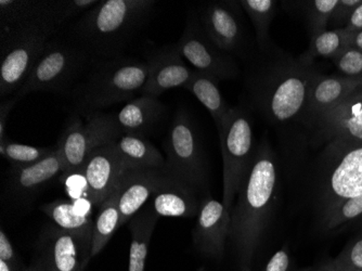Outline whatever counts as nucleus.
Here are the masks:
<instances>
[{"instance_id": "nucleus-1", "label": "nucleus", "mask_w": 362, "mask_h": 271, "mask_svg": "<svg viewBox=\"0 0 362 271\" xmlns=\"http://www.w3.org/2000/svg\"><path fill=\"white\" fill-rule=\"evenodd\" d=\"M265 54L269 60L247 74V91L258 111L274 126L284 127L304 121L309 91L318 71L290 54Z\"/></svg>"}, {"instance_id": "nucleus-2", "label": "nucleus", "mask_w": 362, "mask_h": 271, "mask_svg": "<svg viewBox=\"0 0 362 271\" xmlns=\"http://www.w3.org/2000/svg\"><path fill=\"white\" fill-rule=\"evenodd\" d=\"M278 167L267 142L255 149L253 162L235 197L230 220L229 241L242 266L252 260L265 233L276 199Z\"/></svg>"}, {"instance_id": "nucleus-3", "label": "nucleus", "mask_w": 362, "mask_h": 271, "mask_svg": "<svg viewBox=\"0 0 362 271\" xmlns=\"http://www.w3.org/2000/svg\"><path fill=\"white\" fill-rule=\"evenodd\" d=\"M156 4L152 0L99 1L72 24L66 38L84 49L93 65L119 58L149 20Z\"/></svg>"}, {"instance_id": "nucleus-4", "label": "nucleus", "mask_w": 362, "mask_h": 271, "mask_svg": "<svg viewBox=\"0 0 362 271\" xmlns=\"http://www.w3.org/2000/svg\"><path fill=\"white\" fill-rule=\"evenodd\" d=\"M148 79L146 62L119 58L93 65L86 81L74 87L71 97L77 113L100 112L123 101H132L142 93Z\"/></svg>"}, {"instance_id": "nucleus-5", "label": "nucleus", "mask_w": 362, "mask_h": 271, "mask_svg": "<svg viewBox=\"0 0 362 271\" xmlns=\"http://www.w3.org/2000/svg\"><path fill=\"white\" fill-rule=\"evenodd\" d=\"M97 4V0H0L1 44L30 32L56 38L68 22L78 19Z\"/></svg>"}, {"instance_id": "nucleus-6", "label": "nucleus", "mask_w": 362, "mask_h": 271, "mask_svg": "<svg viewBox=\"0 0 362 271\" xmlns=\"http://www.w3.org/2000/svg\"><path fill=\"white\" fill-rule=\"evenodd\" d=\"M89 65H93V61L84 49L68 38L56 36L47 42L14 99L38 91L71 95L75 81Z\"/></svg>"}, {"instance_id": "nucleus-7", "label": "nucleus", "mask_w": 362, "mask_h": 271, "mask_svg": "<svg viewBox=\"0 0 362 271\" xmlns=\"http://www.w3.org/2000/svg\"><path fill=\"white\" fill-rule=\"evenodd\" d=\"M218 134L223 162V204L231 215L235 197L255 154L253 127L247 112L242 108H231Z\"/></svg>"}, {"instance_id": "nucleus-8", "label": "nucleus", "mask_w": 362, "mask_h": 271, "mask_svg": "<svg viewBox=\"0 0 362 271\" xmlns=\"http://www.w3.org/2000/svg\"><path fill=\"white\" fill-rule=\"evenodd\" d=\"M84 116L85 122L79 115L71 120L57 144L62 160L63 174H81L93 151L113 144L123 136L117 115L95 112Z\"/></svg>"}, {"instance_id": "nucleus-9", "label": "nucleus", "mask_w": 362, "mask_h": 271, "mask_svg": "<svg viewBox=\"0 0 362 271\" xmlns=\"http://www.w3.org/2000/svg\"><path fill=\"white\" fill-rule=\"evenodd\" d=\"M168 174L199 191L207 189V167L199 134L188 113L180 110L175 116L164 144Z\"/></svg>"}, {"instance_id": "nucleus-10", "label": "nucleus", "mask_w": 362, "mask_h": 271, "mask_svg": "<svg viewBox=\"0 0 362 271\" xmlns=\"http://www.w3.org/2000/svg\"><path fill=\"white\" fill-rule=\"evenodd\" d=\"M327 166L321 185V219L341 202L362 195V144L325 146Z\"/></svg>"}, {"instance_id": "nucleus-11", "label": "nucleus", "mask_w": 362, "mask_h": 271, "mask_svg": "<svg viewBox=\"0 0 362 271\" xmlns=\"http://www.w3.org/2000/svg\"><path fill=\"white\" fill-rule=\"evenodd\" d=\"M181 56L197 69L216 81L235 79L240 67L235 57L223 52L205 34L197 14H191L180 40L177 42Z\"/></svg>"}, {"instance_id": "nucleus-12", "label": "nucleus", "mask_w": 362, "mask_h": 271, "mask_svg": "<svg viewBox=\"0 0 362 271\" xmlns=\"http://www.w3.org/2000/svg\"><path fill=\"white\" fill-rule=\"evenodd\" d=\"M52 38L48 33L30 32L1 44L0 96L3 99L20 91L47 42Z\"/></svg>"}, {"instance_id": "nucleus-13", "label": "nucleus", "mask_w": 362, "mask_h": 271, "mask_svg": "<svg viewBox=\"0 0 362 271\" xmlns=\"http://www.w3.org/2000/svg\"><path fill=\"white\" fill-rule=\"evenodd\" d=\"M306 129L315 146L362 144V85L341 105L318 116Z\"/></svg>"}, {"instance_id": "nucleus-14", "label": "nucleus", "mask_w": 362, "mask_h": 271, "mask_svg": "<svg viewBox=\"0 0 362 271\" xmlns=\"http://www.w3.org/2000/svg\"><path fill=\"white\" fill-rule=\"evenodd\" d=\"M199 21L209 40L231 56H244L247 47L239 1H213L203 7Z\"/></svg>"}, {"instance_id": "nucleus-15", "label": "nucleus", "mask_w": 362, "mask_h": 271, "mask_svg": "<svg viewBox=\"0 0 362 271\" xmlns=\"http://www.w3.org/2000/svg\"><path fill=\"white\" fill-rule=\"evenodd\" d=\"M38 248L47 271H84L91 258L90 246L56 225L45 228Z\"/></svg>"}, {"instance_id": "nucleus-16", "label": "nucleus", "mask_w": 362, "mask_h": 271, "mask_svg": "<svg viewBox=\"0 0 362 271\" xmlns=\"http://www.w3.org/2000/svg\"><path fill=\"white\" fill-rule=\"evenodd\" d=\"M230 220L231 215L223 202L213 199L209 193L202 197L193 229V242L201 254L214 260L223 258L229 239Z\"/></svg>"}, {"instance_id": "nucleus-17", "label": "nucleus", "mask_w": 362, "mask_h": 271, "mask_svg": "<svg viewBox=\"0 0 362 271\" xmlns=\"http://www.w3.org/2000/svg\"><path fill=\"white\" fill-rule=\"evenodd\" d=\"M115 142L93 151L81 169V175L86 181L87 197L98 207L114 192L126 172Z\"/></svg>"}, {"instance_id": "nucleus-18", "label": "nucleus", "mask_w": 362, "mask_h": 271, "mask_svg": "<svg viewBox=\"0 0 362 271\" xmlns=\"http://www.w3.org/2000/svg\"><path fill=\"white\" fill-rule=\"evenodd\" d=\"M146 65L148 79L141 93L152 97L158 98L170 89L184 87L193 74L177 44L163 47L150 54Z\"/></svg>"}, {"instance_id": "nucleus-19", "label": "nucleus", "mask_w": 362, "mask_h": 271, "mask_svg": "<svg viewBox=\"0 0 362 271\" xmlns=\"http://www.w3.org/2000/svg\"><path fill=\"white\" fill-rule=\"evenodd\" d=\"M61 173L62 160L56 146L52 154L35 164L12 167L7 183L8 195L18 204H28Z\"/></svg>"}, {"instance_id": "nucleus-20", "label": "nucleus", "mask_w": 362, "mask_h": 271, "mask_svg": "<svg viewBox=\"0 0 362 271\" xmlns=\"http://www.w3.org/2000/svg\"><path fill=\"white\" fill-rule=\"evenodd\" d=\"M165 174V167L124 173L113 192L121 212L122 226L128 223L148 203L150 197H153Z\"/></svg>"}, {"instance_id": "nucleus-21", "label": "nucleus", "mask_w": 362, "mask_h": 271, "mask_svg": "<svg viewBox=\"0 0 362 271\" xmlns=\"http://www.w3.org/2000/svg\"><path fill=\"white\" fill-rule=\"evenodd\" d=\"M362 85V76L349 77L343 75H316L311 83L305 109V128L318 116L341 105L358 87Z\"/></svg>"}, {"instance_id": "nucleus-22", "label": "nucleus", "mask_w": 362, "mask_h": 271, "mask_svg": "<svg viewBox=\"0 0 362 271\" xmlns=\"http://www.w3.org/2000/svg\"><path fill=\"white\" fill-rule=\"evenodd\" d=\"M150 203L158 216L165 217H195L201 207L197 191L168 172Z\"/></svg>"}, {"instance_id": "nucleus-23", "label": "nucleus", "mask_w": 362, "mask_h": 271, "mask_svg": "<svg viewBox=\"0 0 362 271\" xmlns=\"http://www.w3.org/2000/svg\"><path fill=\"white\" fill-rule=\"evenodd\" d=\"M165 108L152 96L142 95L132 100L117 114V123L123 134L146 137L160 122Z\"/></svg>"}, {"instance_id": "nucleus-24", "label": "nucleus", "mask_w": 362, "mask_h": 271, "mask_svg": "<svg viewBox=\"0 0 362 271\" xmlns=\"http://www.w3.org/2000/svg\"><path fill=\"white\" fill-rule=\"evenodd\" d=\"M158 218L160 216L156 213L151 203H149L144 205L128 221V227L132 236L128 271L146 270V256L149 250L150 241L153 236Z\"/></svg>"}, {"instance_id": "nucleus-25", "label": "nucleus", "mask_w": 362, "mask_h": 271, "mask_svg": "<svg viewBox=\"0 0 362 271\" xmlns=\"http://www.w3.org/2000/svg\"><path fill=\"white\" fill-rule=\"evenodd\" d=\"M115 146L126 172L135 169H160L165 167V158L146 137L123 134L115 142Z\"/></svg>"}, {"instance_id": "nucleus-26", "label": "nucleus", "mask_w": 362, "mask_h": 271, "mask_svg": "<svg viewBox=\"0 0 362 271\" xmlns=\"http://www.w3.org/2000/svg\"><path fill=\"white\" fill-rule=\"evenodd\" d=\"M54 221L57 227L74 234L81 241L91 246L93 220L87 214L81 213L72 202L57 200L40 207Z\"/></svg>"}, {"instance_id": "nucleus-27", "label": "nucleus", "mask_w": 362, "mask_h": 271, "mask_svg": "<svg viewBox=\"0 0 362 271\" xmlns=\"http://www.w3.org/2000/svg\"><path fill=\"white\" fill-rule=\"evenodd\" d=\"M218 83V81L209 75L193 71L190 81L185 85L184 88L190 91L206 108L215 122L219 134L223 129L231 107L226 103L225 98L219 89Z\"/></svg>"}, {"instance_id": "nucleus-28", "label": "nucleus", "mask_w": 362, "mask_h": 271, "mask_svg": "<svg viewBox=\"0 0 362 271\" xmlns=\"http://www.w3.org/2000/svg\"><path fill=\"white\" fill-rule=\"evenodd\" d=\"M351 33L346 28H332L320 33L318 35L310 38L307 52L300 59L303 63L314 65L315 59L337 58L341 52L349 48L351 42Z\"/></svg>"}, {"instance_id": "nucleus-29", "label": "nucleus", "mask_w": 362, "mask_h": 271, "mask_svg": "<svg viewBox=\"0 0 362 271\" xmlns=\"http://www.w3.org/2000/svg\"><path fill=\"white\" fill-rule=\"evenodd\" d=\"M99 209L100 211L93 220L91 258L97 256L105 248L113 234L122 226L121 212L117 197L113 193L103 202Z\"/></svg>"}, {"instance_id": "nucleus-30", "label": "nucleus", "mask_w": 362, "mask_h": 271, "mask_svg": "<svg viewBox=\"0 0 362 271\" xmlns=\"http://www.w3.org/2000/svg\"><path fill=\"white\" fill-rule=\"evenodd\" d=\"M255 30L256 42L262 54L274 48L270 40L269 28L276 16V1L274 0H241L239 1Z\"/></svg>"}, {"instance_id": "nucleus-31", "label": "nucleus", "mask_w": 362, "mask_h": 271, "mask_svg": "<svg viewBox=\"0 0 362 271\" xmlns=\"http://www.w3.org/2000/svg\"><path fill=\"white\" fill-rule=\"evenodd\" d=\"M54 148H38L6 139L0 142V154L11 163L12 167L28 166L44 160Z\"/></svg>"}, {"instance_id": "nucleus-32", "label": "nucleus", "mask_w": 362, "mask_h": 271, "mask_svg": "<svg viewBox=\"0 0 362 271\" xmlns=\"http://www.w3.org/2000/svg\"><path fill=\"white\" fill-rule=\"evenodd\" d=\"M305 16L310 38L327 30L331 16L339 0H311L305 1Z\"/></svg>"}, {"instance_id": "nucleus-33", "label": "nucleus", "mask_w": 362, "mask_h": 271, "mask_svg": "<svg viewBox=\"0 0 362 271\" xmlns=\"http://www.w3.org/2000/svg\"><path fill=\"white\" fill-rule=\"evenodd\" d=\"M359 219H362V195L341 202L321 220L325 229L335 230Z\"/></svg>"}, {"instance_id": "nucleus-34", "label": "nucleus", "mask_w": 362, "mask_h": 271, "mask_svg": "<svg viewBox=\"0 0 362 271\" xmlns=\"http://www.w3.org/2000/svg\"><path fill=\"white\" fill-rule=\"evenodd\" d=\"M333 260L339 271H362V232Z\"/></svg>"}, {"instance_id": "nucleus-35", "label": "nucleus", "mask_w": 362, "mask_h": 271, "mask_svg": "<svg viewBox=\"0 0 362 271\" xmlns=\"http://www.w3.org/2000/svg\"><path fill=\"white\" fill-rule=\"evenodd\" d=\"M332 61L339 75L349 77L362 76V52L360 50L349 47Z\"/></svg>"}, {"instance_id": "nucleus-36", "label": "nucleus", "mask_w": 362, "mask_h": 271, "mask_svg": "<svg viewBox=\"0 0 362 271\" xmlns=\"http://www.w3.org/2000/svg\"><path fill=\"white\" fill-rule=\"evenodd\" d=\"M362 0H339L337 8L330 19V25L333 28H345L351 14L361 5Z\"/></svg>"}, {"instance_id": "nucleus-37", "label": "nucleus", "mask_w": 362, "mask_h": 271, "mask_svg": "<svg viewBox=\"0 0 362 271\" xmlns=\"http://www.w3.org/2000/svg\"><path fill=\"white\" fill-rule=\"evenodd\" d=\"M262 271H311V269H298L288 254V248H282L274 253Z\"/></svg>"}, {"instance_id": "nucleus-38", "label": "nucleus", "mask_w": 362, "mask_h": 271, "mask_svg": "<svg viewBox=\"0 0 362 271\" xmlns=\"http://www.w3.org/2000/svg\"><path fill=\"white\" fill-rule=\"evenodd\" d=\"M0 260L8 263L10 266L18 270V266H19L18 255L4 229L0 231Z\"/></svg>"}, {"instance_id": "nucleus-39", "label": "nucleus", "mask_w": 362, "mask_h": 271, "mask_svg": "<svg viewBox=\"0 0 362 271\" xmlns=\"http://www.w3.org/2000/svg\"><path fill=\"white\" fill-rule=\"evenodd\" d=\"M16 100H4L1 103V109H0V142H5L7 139L6 136V121H7L8 115H9L10 110L13 108Z\"/></svg>"}, {"instance_id": "nucleus-40", "label": "nucleus", "mask_w": 362, "mask_h": 271, "mask_svg": "<svg viewBox=\"0 0 362 271\" xmlns=\"http://www.w3.org/2000/svg\"><path fill=\"white\" fill-rule=\"evenodd\" d=\"M345 28L351 33L362 30V4L353 12Z\"/></svg>"}, {"instance_id": "nucleus-41", "label": "nucleus", "mask_w": 362, "mask_h": 271, "mask_svg": "<svg viewBox=\"0 0 362 271\" xmlns=\"http://www.w3.org/2000/svg\"><path fill=\"white\" fill-rule=\"evenodd\" d=\"M349 47H353V48L357 49V50L362 52V30H358V32L351 33Z\"/></svg>"}, {"instance_id": "nucleus-42", "label": "nucleus", "mask_w": 362, "mask_h": 271, "mask_svg": "<svg viewBox=\"0 0 362 271\" xmlns=\"http://www.w3.org/2000/svg\"><path fill=\"white\" fill-rule=\"evenodd\" d=\"M22 271H47L46 265H45L44 260L42 258H38L35 262L33 263L28 268L23 269Z\"/></svg>"}, {"instance_id": "nucleus-43", "label": "nucleus", "mask_w": 362, "mask_h": 271, "mask_svg": "<svg viewBox=\"0 0 362 271\" xmlns=\"http://www.w3.org/2000/svg\"><path fill=\"white\" fill-rule=\"evenodd\" d=\"M315 271H339L335 265L334 260H327L320 267L316 269Z\"/></svg>"}, {"instance_id": "nucleus-44", "label": "nucleus", "mask_w": 362, "mask_h": 271, "mask_svg": "<svg viewBox=\"0 0 362 271\" xmlns=\"http://www.w3.org/2000/svg\"><path fill=\"white\" fill-rule=\"evenodd\" d=\"M0 271H18L13 268V267L10 266L8 263L4 262V260H0Z\"/></svg>"}, {"instance_id": "nucleus-45", "label": "nucleus", "mask_w": 362, "mask_h": 271, "mask_svg": "<svg viewBox=\"0 0 362 271\" xmlns=\"http://www.w3.org/2000/svg\"><path fill=\"white\" fill-rule=\"evenodd\" d=\"M241 271H251V267L250 266H242Z\"/></svg>"}, {"instance_id": "nucleus-46", "label": "nucleus", "mask_w": 362, "mask_h": 271, "mask_svg": "<svg viewBox=\"0 0 362 271\" xmlns=\"http://www.w3.org/2000/svg\"><path fill=\"white\" fill-rule=\"evenodd\" d=\"M362 220V219H361ZM361 229H362V224H361ZM362 232V231H361Z\"/></svg>"}]
</instances>
